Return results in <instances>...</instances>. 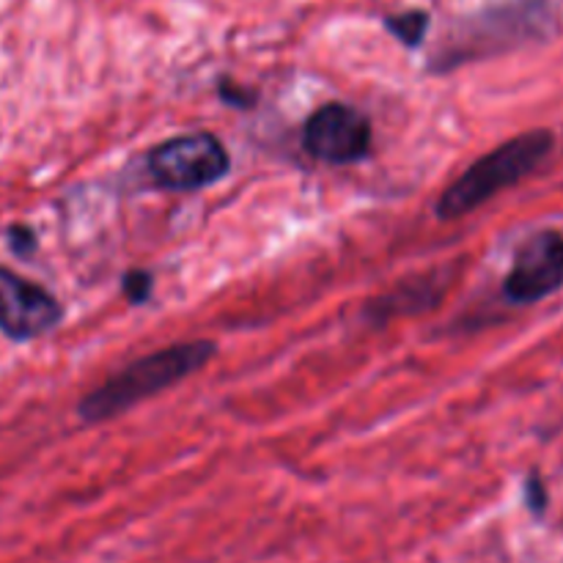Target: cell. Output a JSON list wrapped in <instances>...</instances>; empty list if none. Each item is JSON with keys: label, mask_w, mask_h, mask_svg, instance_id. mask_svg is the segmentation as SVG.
<instances>
[{"label": "cell", "mask_w": 563, "mask_h": 563, "mask_svg": "<svg viewBox=\"0 0 563 563\" xmlns=\"http://www.w3.org/2000/svg\"><path fill=\"white\" fill-rule=\"evenodd\" d=\"M214 352H218V346L212 341H187V344L165 346V350L152 352V355L121 368L119 374H113L97 390H91L77 405V412L88 423H99L121 416V412L141 405L148 396L163 394V390L174 388L181 379L196 374L203 363L212 361Z\"/></svg>", "instance_id": "cell-1"}, {"label": "cell", "mask_w": 563, "mask_h": 563, "mask_svg": "<svg viewBox=\"0 0 563 563\" xmlns=\"http://www.w3.org/2000/svg\"><path fill=\"white\" fill-rule=\"evenodd\" d=\"M553 132L550 130H531L522 135L511 137V141L500 143L489 154L471 165L449 190L440 196L438 214L443 220L465 218L467 212L478 209L495 198L498 192L509 190L517 181L526 179L528 174L544 163L550 152H553Z\"/></svg>", "instance_id": "cell-2"}, {"label": "cell", "mask_w": 563, "mask_h": 563, "mask_svg": "<svg viewBox=\"0 0 563 563\" xmlns=\"http://www.w3.org/2000/svg\"><path fill=\"white\" fill-rule=\"evenodd\" d=\"M231 157L212 132H187L163 141L148 152V174L154 185L174 192H192L223 179Z\"/></svg>", "instance_id": "cell-3"}, {"label": "cell", "mask_w": 563, "mask_h": 563, "mask_svg": "<svg viewBox=\"0 0 563 563\" xmlns=\"http://www.w3.org/2000/svg\"><path fill=\"white\" fill-rule=\"evenodd\" d=\"M302 143L306 152L322 163L350 165L372 152V124L352 104L330 102L306 121Z\"/></svg>", "instance_id": "cell-4"}, {"label": "cell", "mask_w": 563, "mask_h": 563, "mask_svg": "<svg viewBox=\"0 0 563 563\" xmlns=\"http://www.w3.org/2000/svg\"><path fill=\"white\" fill-rule=\"evenodd\" d=\"M563 286V234L537 231L515 253L509 275L504 280L506 300L515 306H531L555 295Z\"/></svg>", "instance_id": "cell-5"}, {"label": "cell", "mask_w": 563, "mask_h": 563, "mask_svg": "<svg viewBox=\"0 0 563 563\" xmlns=\"http://www.w3.org/2000/svg\"><path fill=\"white\" fill-rule=\"evenodd\" d=\"M60 319L64 308L47 289L0 267V330L11 341L38 339Z\"/></svg>", "instance_id": "cell-6"}, {"label": "cell", "mask_w": 563, "mask_h": 563, "mask_svg": "<svg viewBox=\"0 0 563 563\" xmlns=\"http://www.w3.org/2000/svg\"><path fill=\"white\" fill-rule=\"evenodd\" d=\"M533 16L526 14H495L493 20L487 22H476V31L465 33L462 38H454L438 58H432V69L445 71V69H454V66L465 64V60L476 58V55H487V53H498V49L511 47L515 42H520L522 36L531 33Z\"/></svg>", "instance_id": "cell-7"}, {"label": "cell", "mask_w": 563, "mask_h": 563, "mask_svg": "<svg viewBox=\"0 0 563 563\" xmlns=\"http://www.w3.org/2000/svg\"><path fill=\"white\" fill-rule=\"evenodd\" d=\"M432 286V280H416L412 286H401L399 291H394V295L383 297V300H374V311L379 313V319H388V317H396V313H416L421 311V308H429V306H438V291L429 289Z\"/></svg>", "instance_id": "cell-8"}, {"label": "cell", "mask_w": 563, "mask_h": 563, "mask_svg": "<svg viewBox=\"0 0 563 563\" xmlns=\"http://www.w3.org/2000/svg\"><path fill=\"white\" fill-rule=\"evenodd\" d=\"M385 27H388L401 44L418 47L429 31V14L427 11H405V14L385 16Z\"/></svg>", "instance_id": "cell-9"}, {"label": "cell", "mask_w": 563, "mask_h": 563, "mask_svg": "<svg viewBox=\"0 0 563 563\" xmlns=\"http://www.w3.org/2000/svg\"><path fill=\"white\" fill-rule=\"evenodd\" d=\"M152 275L146 273V269H132V273H126L124 278H121V289H124V295L130 297L135 306H141V302H146L148 297H152Z\"/></svg>", "instance_id": "cell-10"}, {"label": "cell", "mask_w": 563, "mask_h": 563, "mask_svg": "<svg viewBox=\"0 0 563 563\" xmlns=\"http://www.w3.org/2000/svg\"><path fill=\"white\" fill-rule=\"evenodd\" d=\"M526 504L533 515H544V509H548V489H544V482L539 478V473H531V476H528Z\"/></svg>", "instance_id": "cell-11"}, {"label": "cell", "mask_w": 563, "mask_h": 563, "mask_svg": "<svg viewBox=\"0 0 563 563\" xmlns=\"http://www.w3.org/2000/svg\"><path fill=\"white\" fill-rule=\"evenodd\" d=\"M9 247L16 256H31L36 251V236L27 225H11L9 229Z\"/></svg>", "instance_id": "cell-12"}, {"label": "cell", "mask_w": 563, "mask_h": 563, "mask_svg": "<svg viewBox=\"0 0 563 563\" xmlns=\"http://www.w3.org/2000/svg\"><path fill=\"white\" fill-rule=\"evenodd\" d=\"M220 97H223L229 104H234V108H251V104L256 102V93L245 91V88L234 86V82L229 80L220 82Z\"/></svg>", "instance_id": "cell-13"}]
</instances>
